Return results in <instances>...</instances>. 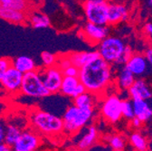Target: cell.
<instances>
[{"mask_svg":"<svg viewBox=\"0 0 152 151\" xmlns=\"http://www.w3.org/2000/svg\"><path fill=\"white\" fill-rule=\"evenodd\" d=\"M134 115L142 122H146L152 118V107L148 101L131 100Z\"/></svg>","mask_w":152,"mask_h":151,"instance_id":"ffe728a7","label":"cell"},{"mask_svg":"<svg viewBox=\"0 0 152 151\" xmlns=\"http://www.w3.org/2000/svg\"><path fill=\"white\" fill-rule=\"evenodd\" d=\"M86 91L85 87L81 83L78 77H71V76H64L60 93L64 96L74 99L81 94Z\"/></svg>","mask_w":152,"mask_h":151,"instance_id":"5bb4252c","label":"cell"},{"mask_svg":"<svg viewBox=\"0 0 152 151\" xmlns=\"http://www.w3.org/2000/svg\"><path fill=\"white\" fill-rule=\"evenodd\" d=\"M98 98L99 96L95 95V94L89 92V91H85L84 93L81 94V95L75 97L73 99V105L78 108H82V109H95L98 103V101H97Z\"/></svg>","mask_w":152,"mask_h":151,"instance_id":"7402d4cb","label":"cell"},{"mask_svg":"<svg viewBox=\"0 0 152 151\" xmlns=\"http://www.w3.org/2000/svg\"><path fill=\"white\" fill-rule=\"evenodd\" d=\"M39 72L41 74L43 82L50 94H56L60 92L64 74L58 66L53 65L51 67H43L42 70H39Z\"/></svg>","mask_w":152,"mask_h":151,"instance_id":"ba28073f","label":"cell"},{"mask_svg":"<svg viewBox=\"0 0 152 151\" xmlns=\"http://www.w3.org/2000/svg\"><path fill=\"white\" fill-rule=\"evenodd\" d=\"M110 34L109 26H100L87 22L81 29V38L92 45L99 44Z\"/></svg>","mask_w":152,"mask_h":151,"instance_id":"9c48e42d","label":"cell"},{"mask_svg":"<svg viewBox=\"0 0 152 151\" xmlns=\"http://www.w3.org/2000/svg\"><path fill=\"white\" fill-rule=\"evenodd\" d=\"M67 55H68L72 64H73L76 67H78L79 69L81 67H83L84 64H86L87 63H89L90 61L100 56L98 51L72 52L70 53H67Z\"/></svg>","mask_w":152,"mask_h":151,"instance_id":"ac0fdd59","label":"cell"},{"mask_svg":"<svg viewBox=\"0 0 152 151\" xmlns=\"http://www.w3.org/2000/svg\"><path fill=\"white\" fill-rule=\"evenodd\" d=\"M72 63L68 57L67 54H64V55H62V56H58V60H57V63L56 65L58 66L62 71L64 70L66 67H68L69 65H71Z\"/></svg>","mask_w":152,"mask_h":151,"instance_id":"1f68e13d","label":"cell"},{"mask_svg":"<svg viewBox=\"0 0 152 151\" xmlns=\"http://www.w3.org/2000/svg\"><path fill=\"white\" fill-rule=\"evenodd\" d=\"M58 56L48 51H44L41 53V62L44 67H51L56 65Z\"/></svg>","mask_w":152,"mask_h":151,"instance_id":"83f0119b","label":"cell"},{"mask_svg":"<svg viewBox=\"0 0 152 151\" xmlns=\"http://www.w3.org/2000/svg\"><path fill=\"white\" fill-rule=\"evenodd\" d=\"M23 73L15 69L13 66H10L0 82L3 89L10 94H17L20 93V89L23 81Z\"/></svg>","mask_w":152,"mask_h":151,"instance_id":"4fadbf2b","label":"cell"},{"mask_svg":"<svg viewBox=\"0 0 152 151\" xmlns=\"http://www.w3.org/2000/svg\"><path fill=\"white\" fill-rule=\"evenodd\" d=\"M144 54H145L146 58H147V60L148 62V64H149V66H150V68L152 70V48L149 47L148 49H147Z\"/></svg>","mask_w":152,"mask_h":151,"instance_id":"e575fe53","label":"cell"},{"mask_svg":"<svg viewBox=\"0 0 152 151\" xmlns=\"http://www.w3.org/2000/svg\"><path fill=\"white\" fill-rule=\"evenodd\" d=\"M151 48H152V45H151Z\"/></svg>","mask_w":152,"mask_h":151,"instance_id":"ee69618b","label":"cell"},{"mask_svg":"<svg viewBox=\"0 0 152 151\" xmlns=\"http://www.w3.org/2000/svg\"><path fill=\"white\" fill-rule=\"evenodd\" d=\"M130 121H131V126L134 128H136V129H139L140 127H141V125H142V121L140 120V119H138L137 117H134L133 119H131L130 120Z\"/></svg>","mask_w":152,"mask_h":151,"instance_id":"836d02e7","label":"cell"},{"mask_svg":"<svg viewBox=\"0 0 152 151\" xmlns=\"http://www.w3.org/2000/svg\"><path fill=\"white\" fill-rule=\"evenodd\" d=\"M122 100L116 94H110L102 101L101 114L104 120L109 123H117L122 118L121 115Z\"/></svg>","mask_w":152,"mask_h":151,"instance_id":"52a82bcc","label":"cell"},{"mask_svg":"<svg viewBox=\"0 0 152 151\" xmlns=\"http://www.w3.org/2000/svg\"><path fill=\"white\" fill-rule=\"evenodd\" d=\"M30 2H32V3H35V4H37V3H39V2H41L42 0H29Z\"/></svg>","mask_w":152,"mask_h":151,"instance_id":"ab89813d","label":"cell"},{"mask_svg":"<svg viewBox=\"0 0 152 151\" xmlns=\"http://www.w3.org/2000/svg\"><path fill=\"white\" fill-rule=\"evenodd\" d=\"M32 128L38 134L46 137L59 136L64 133V121L59 116L42 109H33L29 114Z\"/></svg>","mask_w":152,"mask_h":151,"instance_id":"3957f363","label":"cell"},{"mask_svg":"<svg viewBox=\"0 0 152 151\" xmlns=\"http://www.w3.org/2000/svg\"><path fill=\"white\" fill-rule=\"evenodd\" d=\"M42 143V138L34 129H26L12 147L13 151H35Z\"/></svg>","mask_w":152,"mask_h":151,"instance_id":"30bf717a","label":"cell"},{"mask_svg":"<svg viewBox=\"0 0 152 151\" xmlns=\"http://www.w3.org/2000/svg\"><path fill=\"white\" fill-rule=\"evenodd\" d=\"M99 139V129L95 125H90L82 139L78 141L76 147L78 151H87L97 143Z\"/></svg>","mask_w":152,"mask_h":151,"instance_id":"2e32d148","label":"cell"},{"mask_svg":"<svg viewBox=\"0 0 152 151\" xmlns=\"http://www.w3.org/2000/svg\"><path fill=\"white\" fill-rule=\"evenodd\" d=\"M11 66V59L7 57L0 58V82H1L5 72Z\"/></svg>","mask_w":152,"mask_h":151,"instance_id":"f546056e","label":"cell"},{"mask_svg":"<svg viewBox=\"0 0 152 151\" xmlns=\"http://www.w3.org/2000/svg\"><path fill=\"white\" fill-rule=\"evenodd\" d=\"M118 72L116 75V83L121 90H128L129 87L135 82L136 77L133 75L125 65L118 66Z\"/></svg>","mask_w":152,"mask_h":151,"instance_id":"44dd1931","label":"cell"},{"mask_svg":"<svg viewBox=\"0 0 152 151\" xmlns=\"http://www.w3.org/2000/svg\"><path fill=\"white\" fill-rule=\"evenodd\" d=\"M109 0H84L83 8L87 22L100 26L107 25Z\"/></svg>","mask_w":152,"mask_h":151,"instance_id":"8992f818","label":"cell"},{"mask_svg":"<svg viewBox=\"0 0 152 151\" xmlns=\"http://www.w3.org/2000/svg\"><path fill=\"white\" fill-rule=\"evenodd\" d=\"M146 151H148V150H146Z\"/></svg>","mask_w":152,"mask_h":151,"instance_id":"7bdbcfd3","label":"cell"},{"mask_svg":"<svg viewBox=\"0 0 152 151\" xmlns=\"http://www.w3.org/2000/svg\"><path fill=\"white\" fill-rule=\"evenodd\" d=\"M6 127L7 123L3 118L0 117V144L5 143V136H6Z\"/></svg>","mask_w":152,"mask_h":151,"instance_id":"d6a6232c","label":"cell"},{"mask_svg":"<svg viewBox=\"0 0 152 151\" xmlns=\"http://www.w3.org/2000/svg\"><path fill=\"white\" fill-rule=\"evenodd\" d=\"M20 93L34 99H44L51 95L43 82L39 69L23 75Z\"/></svg>","mask_w":152,"mask_h":151,"instance_id":"5b68a950","label":"cell"},{"mask_svg":"<svg viewBox=\"0 0 152 151\" xmlns=\"http://www.w3.org/2000/svg\"><path fill=\"white\" fill-rule=\"evenodd\" d=\"M121 115H122V118H124L128 120H130L131 119L135 117L131 100H129V99L122 100V101H121Z\"/></svg>","mask_w":152,"mask_h":151,"instance_id":"4316f807","label":"cell"},{"mask_svg":"<svg viewBox=\"0 0 152 151\" xmlns=\"http://www.w3.org/2000/svg\"><path fill=\"white\" fill-rule=\"evenodd\" d=\"M129 16V9L123 2L109 1L107 9V25L109 26H115L128 20Z\"/></svg>","mask_w":152,"mask_h":151,"instance_id":"8fae6325","label":"cell"},{"mask_svg":"<svg viewBox=\"0 0 152 151\" xmlns=\"http://www.w3.org/2000/svg\"><path fill=\"white\" fill-rule=\"evenodd\" d=\"M146 3L148 8L152 9V0H146Z\"/></svg>","mask_w":152,"mask_h":151,"instance_id":"f35d334b","label":"cell"},{"mask_svg":"<svg viewBox=\"0 0 152 151\" xmlns=\"http://www.w3.org/2000/svg\"><path fill=\"white\" fill-rule=\"evenodd\" d=\"M109 1H114V2H124V0H109Z\"/></svg>","mask_w":152,"mask_h":151,"instance_id":"60d3db41","label":"cell"},{"mask_svg":"<svg viewBox=\"0 0 152 151\" xmlns=\"http://www.w3.org/2000/svg\"><path fill=\"white\" fill-rule=\"evenodd\" d=\"M10 3H11V0H0V6H3V7H9Z\"/></svg>","mask_w":152,"mask_h":151,"instance_id":"74e56055","label":"cell"},{"mask_svg":"<svg viewBox=\"0 0 152 151\" xmlns=\"http://www.w3.org/2000/svg\"><path fill=\"white\" fill-rule=\"evenodd\" d=\"M130 100H150L152 98V89L143 78L136 79L127 90Z\"/></svg>","mask_w":152,"mask_h":151,"instance_id":"9a60e30c","label":"cell"},{"mask_svg":"<svg viewBox=\"0 0 152 151\" xmlns=\"http://www.w3.org/2000/svg\"><path fill=\"white\" fill-rule=\"evenodd\" d=\"M9 7L27 14L30 10V1L29 0H11Z\"/></svg>","mask_w":152,"mask_h":151,"instance_id":"f1b7e54d","label":"cell"},{"mask_svg":"<svg viewBox=\"0 0 152 151\" xmlns=\"http://www.w3.org/2000/svg\"><path fill=\"white\" fill-rule=\"evenodd\" d=\"M11 66L23 74L38 70L34 60L28 55H20L14 59H11Z\"/></svg>","mask_w":152,"mask_h":151,"instance_id":"e0dca14e","label":"cell"},{"mask_svg":"<svg viewBox=\"0 0 152 151\" xmlns=\"http://www.w3.org/2000/svg\"><path fill=\"white\" fill-rule=\"evenodd\" d=\"M30 26L34 29H45L51 26L50 18L44 13L39 11H34L27 16Z\"/></svg>","mask_w":152,"mask_h":151,"instance_id":"603a6c76","label":"cell"},{"mask_svg":"<svg viewBox=\"0 0 152 151\" xmlns=\"http://www.w3.org/2000/svg\"><path fill=\"white\" fill-rule=\"evenodd\" d=\"M22 129L15 124H8L7 123L6 127V136H5V143L9 147H13L16 140L22 134Z\"/></svg>","mask_w":152,"mask_h":151,"instance_id":"cb8c5ba5","label":"cell"},{"mask_svg":"<svg viewBox=\"0 0 152 151\" xmlns=\"http://www.w3.org/2000/svg\"><path fill=\"white\" fill-rule=\"evenodd\" d=\"M100 57L113 65H125L133 53L131 48L118 36L108 35L98 44Z\"/></svg>","mask_w":152,"mask_h":151,"instance_id":"7a4b0ae2","label":"cell"},{"mask_svg":"<svg viewBox=\"0 0 152 151\" xmlns=\"http://www.w3.org/2000/svg\"><path fill=\"white\" fill-rule=\"evenodd\" d=\"M79 68L74 66L73 64L69 65L68 67H66L64 70H63V74L64 76H71V77H78L79 75Z\"/></svg>","mask_w":152,"mask_h":151,"instance_id":"4dcf8cb0","label":"cell"},{"mask_svg":"<svg viewBox=\"0 0 152 151\" xmlns=\"http://www.w3.org/2000/svg\"><path fill=\"white\" fill-rule=\"evenodd\" d=\"M144 31L146 34L152 39V23H147L144 26Z\"/></svg>","mask_w":152,"mask_h":151,"instance_id":"d590c367","label":"cell"},{"mask_svg":"<svg viewBox=\"0 0 152 151\" xmlns=\"http://www.w3.org/2000/svg\"><path fill=\"white\" fill-rule=\"evenodd\" d=\"M78 78L86 91L100 96L110 86L114 79L113 67L98 56L80 68Z\"/></svg>","mask_w":152,"mask_h":151,"instance_id":"6da1fadb","label":"cell"},{"mask_svg":"<svg viewBox=\"0 0 152 151\" xmlns=\"http://www.w3.org/2000/svg\"><path fill=\"white\" fill-rule=\"evenodd\" d=\"M0 151H13V150L11 147H9L6 143H2L0 144Z\"/></svg>","mask_w":152,"mask_h":151,"instance_id":"8d00e7d4","label":"cell"},{"mask_svg":"<svg viewBox=\"0 0 152 151\" xmlns=\"http://www.w3.org/2000/svg\"><path fill=\"white\" fill-rule=\"evenodd\" d=\"M93 116V109H82L73 104L69 106L62 118L64 121V133L68 135L77 133L91 121Z\"/></svg>","mask_w":152,"mask_h":151,"instance_id":"277c9868","label":"cell"},{"mask_svg":"<svg viewBox=\"0 0 152 151\" xmlns=\"http://www.w3.org/2000/svg\"><path fill=\"white\" fill-rule=\"evenodd\" d=\"M129 142L137 151H146L148 148V140L140 132H133L129 136Z\"/></svg>","mask_w":152,"mask_h":151,"instance_id":"d4e9b609","label":"cell"},{"mask_svg":"<svg viewBox=\"0 0 152 151\" xmlns=\"http://www.w3.org/2000/svg\"><path fill=\"white\" fill-rule=\"evenodd\" d=\"M65 151H72V150H65Z\"/></svg>","mask_w":152,"mask_h":151,"instance_id":"b9f144b4","label":"cell"},{"mask_svg":"<svg viewBox=\"0 0 152 151\" xmlns=\"http://www.w3.org/2000/svg\"><path fill=\"white\" fill-rule=\"evenodd\" d=\"M0 18L12 24H23L27 20V14L11 7L0 6Z\"/></svg>","mask_w":152,"mask_h":151,"instance_id":"d6986e66","label":"cell"},{"mask_svg":"<svg viewBox=\"0 0 152 151\" xmlns=\"http://www.w3.org/2000/svg\"><path fill=\"white\" fill-rule=\"evenodd\" d=\"M110 147L114 151H122L126 147V140L125 138L121 135L115 134L110 135L107 139Z\"/></svg>","mask_w":152,"mask_h":151,"instance_id":"484cf974","label":"cell"},{"mask_svg":"<svg viewBox=\"0 0 152 151\" xmlns=\"http://www.w3.org/2000/svg\"><path fill=\"white\" fill-rule=\"evenodd\" d=\"M125 67L137 78H142L151 70L145 54L133 53L125 63Z\"/></svg>","mask_w":152,"mask_h":151,"instance_id":"7c38bea8","label":"cell"}]
</instances>
